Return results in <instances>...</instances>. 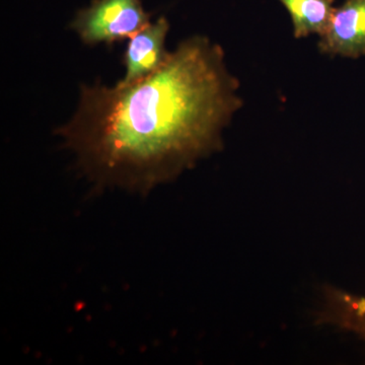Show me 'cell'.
Returning <instances> with one entry per match:
<instances>
[{"label":"cell","instance_id":"1","mask_svg":"<svg viewBox=\"0 0 365 365\" xmlns=\"http://www.w3.org/2000/svg\"><path fill=\"white\" fill-rule=\"evenodd\" d=\"M239 86L222 48L193 36L138 83L81 86L76 112L56 133L97 181L150 189L218 148L241 109Z\"/></svg>","mask_w":365,"mask_h":365},{"label":"cell","instance_id":"2","mask_svg":"<svg viewBox=\"0 0 365 365\" xmlns=\"http://www.w3.org/2000/svg\"><path fill=\"white\" fill-rule=\"evenodd\" d=\"M140 0H93L71 21V29L83 44H114L129 39L150 23Z\"/></svg>","mask_w":365,"mask_h":365},{"label":"cell","instance_id":"3","mask_svg":"<svg viewBox=\"0 0 365 365\" xmlns=\"http://www.w3.org/2000/svg\"><path fill=\"white\" fill-rule=\"evenodd\" d=\"M169 30V21L160 16L129 38L123 56L124 78L118 81V85L138 83L162 67L170 54L165 48Z\"/></svg>","mask_w":365,"mask_h":365},{"label":"cell","instance_id":"4","mask_svg":"<svg viewBox=\"0 0 365 365\" xmlns=\"http://www.w3.org/2000/svg\"><path fill=\"white\" fill-rule=\"evenodd\" d=\"M319 50L330 56L357 59L365 55V0H345L319 41Z\"/></svg>","mask_w":365,"mask_h":365},{"label":"cell","instance_id":"5","mask_svg":"<svg viewBox=\"0 0 365 365\" xmlns=\"http://www.w3.org/2000/svg\"><path fill=\"white\" fill-rule=\"evenodd\" d=\"M287 9L297 39L325 35L332 21L334 0H279Z\"/></svg>","mask_w":365,"mask_h":365},{"label":"cell","instance_id":"6","mask_svg":"<svg viewBox=\"0 0 365 365\" xmlns=\"http://www.w3.org/2000/svg\"><path fill=\"white\" fill-rule=\"evenodd\" d=\"M332 319L365 340V297L341 292L334 295Z\"/></svg>","mask_w":365,"mask_h":365}]
</instances>
